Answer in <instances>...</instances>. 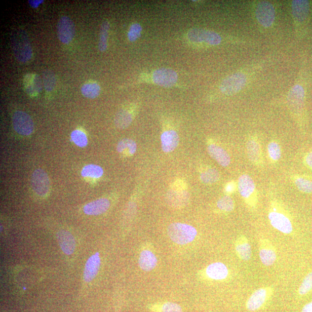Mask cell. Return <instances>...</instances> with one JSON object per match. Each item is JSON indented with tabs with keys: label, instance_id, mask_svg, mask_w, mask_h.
I'll return each instance as SVG.
<instances>
[{
	"label": "cell",
	"instance_id": "cell-1",
	"mask_svg": "<svg viewBox=\"0 0 312 312\" xmlns=\"http://www.w3.org/2000/svg\"><path fill=\"white\" fill-rule=\"evenodd\" d=\"M268 219L270 225L278 231L284 234H290L293 232L292 221L280 203L274 201L270 204L268 212Z\"/></svg>",
	"mask_w": 312,
	"mask_h": 312
},
{
	"label": "cell",
	"instance_id": "cell-2",
	"mask_svg": "<svg viewBox=\"0 0 312 312\" xmlns=\"http://www.w3.org/2000/svg\"><path fill=\"white\" fill-rule=\"evenodd\" d=\"M12 51L19 62L26 63L32 56V51L29 39L25 31H16L11 40Z\"/></svg>",
	"mask_w": 312,
	"mask_h": 312
},
{
	"label": "cell",
	"instance_id": "cell-3",
	"mask_svg": "<svg viewBox=\"0 0 312 312\" xmlns=\"http://www.w3.org/2000/svg\"><path fill=\"white\" fill-rule=\"evenodd\" d=\"M168 234L175 243L186 245L194 241L197 231V229L190 225L174 223L168 226Z\"/></svg>",
	"mask_w": 312,
	"mask_h": 312
},
{
	"label": "cell",
	"instance_id": "cell-4",
	"mask_svg": "<svg viewBox=\"0 0 312 312\" xmlns=\"http://www.w3.org/2000/svg\"><path fill=\"white\" fill-rule=\"evenodd\" d=\"M274 291L272 286L261 287L256 290L246 302V309L253 312L263 308L273 297Z\"/></svg>",
	"mask_w": 312,
	"mask_h": 312
},
{
	"label": "cell",
	"instance_id": "cell-5",
	"mask_svg": "<svg viewBox=\"0 0 312 312\" xmlns=\"http://www.w3.org/2000/svg\"><path fill=\"white\" fill-rule=\"evenodd\" d=\"M238 188L240 194L250 208H255L257 204V196L255 183L248 175L244 174L238 179Z\"/></svg>",
	"mask_w": 312,
	"mask_h": 312
},
{
	"label": "cell",
	"instance_id": "cell-6",
	"mask_svg": "<svg viewBox=\"0 0 312 312\" xmlns=\"http://www.w3.org/2000/svg\"><path fill=\"white\" fill-rule=\"evenodd\" d=\"M31 184L32 190L40 197H46L50 192V179L47 172L41 168H38L32 172Z\"/></svg>",
	"mask_w": 312,
	"mask_h": 312
},
{
	"label": "cell",
	"instance_id": "cell-7",
	"mask_svg": "<svg viewBox=\"0 0 312 312\" xmlns=\"http://www.w3.org/2000/svg\"><path fill=\"white\" fill-rule=\"evenodd\" d=\"M247 78L244 73H236L226 78L221 82L220 90L225 95H233L244 89Z\"/></svg>",
	"mask_w": 312,
	"mask_h": 312
},
{
	"label": "cell",
	"instance_id": "cell-8",
	"mask_svg": "<svg viewBox=\"0 0 312 312\" xmlns=\"http://www.w3.org/2000/svg\"><path fill=\"white\" fill-rule=\"evenodd\" d=\"M12 123L15 131L18 134L28 136L34 132V125L31 118L23 111H16L12 116Z\"/></svg>",
	"mask_w": 312,
	"mask_h": 312
},
{
	"label": "cell",
	"instance_id": "cell-9",
	"mask_svg": "<svg viewBox=\"0 0 312 312\" xmlns=\"http://www.w3.org/2000/svg\"><path fill=\"white\" fill-rule=\"evenodd\" d=\"M258 252L261 263L265 266L273 265L277 260V249L267 238H261L258 240Z\"/></svg>",
	"mask_w": 312,
	"mask_h": 312
},
{
	"label": "cell",
	"instance_id": "cell-10",
	"mask_svg": "<svg viewBox=\"0 0 312 312\" xmlns=\"http://www.w3.org/2000/svg\"><path fill=\"white\" fill-rule=\"evenodd\" d=\"M188 38L192 43H205L211 45H219L221 41V36L216 32L201 28H192L188 32Z\"/></svg>",
	"mask_w": 312,
	"mask_h": 312
},
{
	"label": "cell",
	"instance_id": "cell-11",
	"mask_svg": "<svg viewBox=\"0 0 312 312\" xmlns=\"http://www.w3.org/2000/svg\"><path fill=\"white\" fill-rule=\"evenodd\" d=\"M75 34V27L72 20L66 16L61 17L57 23V35L64 44L71 42Z\"/></svg>",
	"mask_w": 312,
	"mask_h": 312
},
{
	"label": "cell",
	"instance_id": "cell-12",
	"mask_svg": "<svg viewBox=\"0 0 312 312\" xmlns=\"http://www.w3.org/2000/svg\"><path fill=\"white\" fill-rule=\"evenodd\" d=\"M256 18L258 22L265 27L272 25L275 19L274 6L269 2H262L258 4L256 10Z\"/></svg>",
	"mask_w": 312,
	"mask_h": 312
},
{
	"label": "cell",
	"instance_id": "cell-13",
	"mask_svg": "<svg viewBox=\"0 0 312 312\" xmlns=\"http://www.w3.org/2000/svg\"><path fill=\"white\" fill-rule=\"evenodd\" d=\"M178 78L177 73L170 68H160L153 73L154 83L166 88L174 86L177 82Z\"/></svg>",
	"mask_w": 312,
	"mask_h": 312
},
{
	"label": "cell",
	"instance_id": "cell-14",
	"mask_svg": "<svg viewBox=\"0 0 312 312\" xmlns=\"http://www.w3.org/2000/svg\"><path fill=\"white\" fill-rule=\"evenodd\" d=\"M206 277L213 281H224L229 275L227 266L222 262H216L209 265L205 270Z\"/></svg>",
	"mask_w": 312,
	"mask_h": 312
},
{
	"label": "cell",
	"instance_id": "cell-15",
	"mask_svg": "<svg viewBox=\"0 0 312 312\" xmlns=\"http://www.w3.org/2000/svg\"><path fill=\"white\" fill-rule=\"evenodd\" d=\"M235 251L239 259L244 261H248L251 259L252 250L248 238L244 235L238 236L234 244Z\"/></svg>",
	"mask_w": 312,
	"mask_h": 312
},
{
	"label": "cell",
	"instance_id": "cell-16",
	"mask_svg": "<svg viewBox=\"0 0 312 312\" xmlns=\"http://www.w3.org/2000/svg\"><path fill=\"white\" fill-rule=\"evenodd\" d=\"M189 200V194L185 190H171L166 196V201L168 205L174 208L185 206Z\"/></svg>",
	"mask_w": 312,
	"mask_h": 312
},
{
	"label": "cell",
	"instance_id": "cell-17",
	"mask_svg": "<svg viewBox=\"0 0 312 312\" xmlns=\"http://www.w3.org/2000/svg\"><path fill=\"white\" fill-rule=\"evenodd\" d=\"M101 265L99 253H96L90 257L86 262L84 270V280L86 282H92L96 277Z\"/></svg>",
	"mask_w": 312,
	"mask_h": 312
},
{
	"label": "cell",
	"instance_id": "cell-18",
	"mask_svg": "<svg viewBox=\"0 0 312 312\" xmlns=\"http://www.w3.org/2000/svg\"><path fill=\"white\" fill-rule=\"evenodd\" d=\"M57 239L63 252L70 255L75 249V240L72 234L65 230H60L57 233Z\"/></svg>",
	"mask_w": 312,
	"mask_h": 312
},
{
	"label": "cell",
	"instance_id": "cell-19",
	"mask_svg": "<svg viewBox=\"0 0 312 312\" xmlns=\"http://www.w3.org/2000/svg\"><path fill=\"white\" fill-rule=\"evenodd\" d=\"M208 152L221 166L226 167L230 164V156L223 147L212 143L208 146Z\"/></svg>",
	"mask_w": 312,
	"mask_h": 312
},
{
	"label": "cell",
	"instance_id": "cell-20",
	"mask_svg": "<svg viewBox=\"0 0 312 312\" xmlns=\"http://www.w3.org/2000/svg\"><path fill=\"white\" fill-rule=\"evenodd\" d=\"M110 202L108 199H100L86 204L84 208L85 214L90 216H97L108 211Z\"/></svg>",
	"mask_w": 312,
	"mask_h": 312
},
{
	"label": "cell",
	"instance_id": "cell-21",
	"mask_svg": "<svg viewBox=\"0 0 312 312\" xmlns=\"http://www.w3.org/2000/svg\"><path fill=\"white\" fill-rule=\"evenodd\" d=\"M180 139L178 134L174 130H168L164 132L161 136L162 149L165 153L173 151L179 145Z\"/></svg>",
	"mask_w": 312,
	"mask_h": 312
},
{
	"label": "cell",
	"instance_id": "cell-22",
	"mask_svg": "<svg viewBox=\"0 0 312 312\" xmlns=\"http://www.w3.org/2000/svg\"><path fill=\"white\" fill-rule=\"evenodd\" d=\"M246 150L248 158L254 165H260L262 163V153L259 142L251 138L246 143Z\"/></svg>",
	"mask_w": 312,
	"mask_h": 312
},
{
	"label": "cell",
	"instance_id": "cell-23",
	"mask_svg": "<svg viewBox=\"0 0 312 312\" xmlns=\"http://www.w3.org/2000/svg\"><path fill=\"white\" fill-rule=\"evenodd\" d=\"M309 11V2L303 0H295L292 2V12L294 18L298 22L306 19Z\"/></svg>",
	"mask_w": 312,
	"mask_h": 312
},
{
	"label": "cell",
	"instance_id": "cell-24",
	"mask_svg": "<svg viewBox=\"0 0 312 312\" xmlns=\"http://www.w3.org/2000/svg\"><path fill=\"white\" fill-rule=\"evenodd\" d=\"M24 88L26 91L30 95H36L42 90V82L40 77L36 74H28L24 80Z\"/></svg>",
	"mask_w": 312,
	"mask_h": 312
},
{
	"label": "cell",
	"instance_id": "cell-25",
	"mask_svg": "<svg viewBox=\"0 0 312 312\" xmlns=\"http://www.w3.org/2000/svg\"><path fill=\"white\" fill-rule=\"evenodd\" d=\"M305 92L300 85H295L291 89L288 96V101L291 107L298 109L301 108L303 99H304Z\"/></svg>",
	"mask_w": 312,
	"mask_h": 312
},
{
	"label": "cell",
	"instance_id": "cell-26",
	"mask_svg": "<svg viewBox=\"0 0 312 312\" xmlns=\"http://www.w3.org/2000/svg\"><path fill=\"white\" fill-rule=\"evenodd\" d=\"M158 264V259L149 250H143L139 256V265L145 271H150Z\"/></svg>",
	"mask_w": 312,
	"mask_h": 312
},
{
	"label": "cell",
	"instance_id": "cell-27",
	"mask_svg": "<svg viewBox=\"0 0 312 312\" xmlns=\"http://www.w3.org/2000/svg\"><path fill=\"white\" fill-rule=\"evenodd\" d=\"M116 149L119 153L131 156L136 152L137 145L132 139L125 138L118 143Z\"/></svg>",
	"mask_w": 312,
	"mask_h": 312
},
{
	"label": "cell",
	"instance_id": "cell-28",
	"mask_svg": "<svg viewBox=\"0 0 312 312\" xmlns=\"http://www.w3.org/2000/svg\"><path fill=\"white\" fill-rule=\"evenodd\" d=\"M133 122V116L129 111L126 110H121L116 114L114 118V124L119 129L127 128Z\"/></svg>",
	"mask_w": 312,
	"mask_h": 312
},
{
	"label": "cell",
	"instance_id": "cell-29",
	"mask_svg": "<svg viewBox=\"0 0 312 312\" xmlns=\"http://www.w3.org/2000/svg\"><path fill=\"white\" fill-rule=\"evenodd\" d=\"M101 92L100 86L95 82H90L85 84L81 88V93L84 97L94 99L100 95Z\"/></svg>",
	"mask_w": 312,
	"mask_h": 312
},
{
	"label": "cell",
	"instance_id": "cell-30",
	"mask_svg": "<svg viewBox=\"0 0 312 312\" xmlns=\"http://www.w3.org/2000/svg\"><path fill=\"white\" fill-rule=\"evenodd\" d=\"M103 174V169L100 166L95 165V164H89L85 166L81 172V175L84 178L98 179L100 178Z\"/></svg>",
	"mask_w": 312,
	"mask_h": 312
},
{
	"label": "cell",
	"instance_id": "cell-31",
	"mask_svg": "<svg viewBox=\"0 0 312 312\" xmlns=\"http://www.w3.org/2000/svg\"><path fill=\"white\" fill-rule=\"evenodd\" d=\"M220 174L215 168H208L200 174L201 182L205 184H213L220 179Z\"/></svg>",
	"mask_w": 312,
	"mask_h": 312
},
{
	"label": "cell",
	"instance_id": "cell-32",
	"mask_svg": "<svg viewBox=\"0 0 312 312\" xmlns=\"http://www.w3.org/2000/svg\"><path fill=\"white\" fill-rule=\"evenodd\" d=\"M109 27V23L108 21H104L101 24L98 49L102 52H105L106 49H107V38Z\"/></svg>",
	"mask_w": 312,
	"mask_h": 312
},
{
	"label": "cell",
	"instance_id": "cell-33",
	"mask_svg": "<svg viewBox=\"0 0 312 312\" xmlns=\"http://www.w3.org/2000/svg\"><path fill=\"white\" fill-rule=\"evenodd\" d=\"M295 185L298 189L305 193H311L312 181L311 180L302 177V176H295L293 179Z\"/></svg>",
	"mask_w": 312,
	"mask_h": 312
},
{
	"label": "cell",
	"instance_id": "cell-34",
	"mask_svg": "<svg viewBox=\"0 0 312 312\" xmlns=\"http://www.w3.org/2000/svg\"><path fill=\"white\" fill-rule=\"evenodd\" d=\"M217 207L220 211L225 212H232L235 208V204L231 197L229 196H224L217 202Z\"/></svg>",
	"mask_w": 312,
	"mask_h": 312
},
{
	"label": "cell",
	"instance_id": "cell-35",
	"mask_svg": "<svg viewBox=\"0 0 312 312\" xmlns=\"http://www.w3.org/2000/svg\"><path fill=\"white\" fill-rule=\"evenodd\" d=\"M71 137L72 142L77 146L84 147L88 145V139L83 131L80 130L73 131Z\"/></svg>",
	"mask_w": 312,
	"mask_h": 312
},
{
	"label": "cell",
	"instance_id": "cell-36",
	"mask_svg": "<svg viewBox=\"0 0 312 312\" xmlns=\"http://www.w3.org/2000/svg\"><path fill=\"white\" fill-rule=\"evenodd\" d=\"M312 290V271L307 274L299 286L298 293L299 295H305Z\"/></svg>",
	"mask_w": 312,
	"mask_h": 312
},
{
	"label": "cell",
	"instance_id": "cell-37",
	"mask_svg": "<svg viewBox=\"0 0 312 312\" xmlns=\"http://www.w3.org/2000/svg\"><path fill=\"white\" fill-rule=\"evenodd\" d=\"M44 85L47 92H51L55 89L56 85V77L52 71L46 70L43 72Z\"/></svg>",
	"mask_w": 312,
	"mask_h": 312
},
{
	"label": "cell",
	"instance_id": "cell-38",
	"mask_svg": "<svg viewBox=\"0 0 312 312\" xmlns=\"http://www.w3.org/2000/svg\"><path fill=\"white\" fill-rule=\"evenodd\" d=\"M268 153L270 160L274 162H277L281 157V149L278 143L275 141L270 142L268 145Z\"/></svg>",
	"mask_w": 312,
	"mask_h": 312
},
{
	"label": "cell",
	"instance_id": "cell-39",
	"mask_svg": "<svg viewBox=\"0 0 312 312\" xmlns=\"http://www.w3.org/2000/svg\"><path fill=\"white\" fill-rule=\"evenodd\" d=\"M142 30V26L138 23H134L131 26L128 32V38L131 42H134L140 37Z\"/></svg>",
	"mask_w": 312,
	"mask_h": 312
},
{
	"label": "cell",
	"instance_id": "cell-40",
	"mask_svg": "<svg viewBox=\"0 0 312 312\" xmlns=\"http://www.w3.org/2000/svg\"><path fill=\"white\" fill-rule=\"evenodd\" d=\"M163 312H182L181 307L175 303L167 302L162 307Z\"/></svg>",
	"mask_w": 312,
	"mask_h": 312
},
{
	"label": "cell",
	"instance_id": "cell-41",
	"mask_svg": "<svg viewBox=\"0 0 312 312\" xmlns=\"http://www.w3.org/2000/svg\"><path fill=\"white\" fill-rule=\"evenodd\" d=\"M305 162L306 165L312 170V151L306 155Z\"/></svg>",
	"mask_w": 312,
	"mask_h": 312
},
{
	"label": "cell",
	"instance_id": "cell-42",
	"mask_svg": "<svg viewBox=\"0 0 312 312\" xmlns=\"http://www.w3.org/2000/svg\"><path fill=\"white\" fill-rule=\"evenodd\" d=\"M236 185L235 183L234 182H229L227 184V186H225V191L228 193H232L234 191L236 190Z\"/></svg>",
	"mask_w": 312,
	"mask_h": 312
},
{
	"label": "cell",
	"instance_id": "cell-43",
	"mask_svg": "<svg viewBox=\"0 0 312 312\" xmlns=\"http://www.w3.org/2000/svg\"><path fill=\"white\" fill-rule=\"evenodd\" d=\"M43 3H44V0H29L28 1L30 6L33 8H38L40 4Z\"/></svg>",
	"mask_w": 312,
	"mask_h": 312
},
{
	"label": "cell",
	"instance_id": "cell-44",
	"mask_svg": "<svg viewBox=\"0 0 312 312\" xmlns=\"http://www.w3.org/2000/svg\"><path fill=\"white\" fill-rule=\"evenodd\" d=\"M301 312H312V301L302 307Z\"/></svg>",
	"mask_w": 312,
	"mask_h": 312
}]
</instances>
